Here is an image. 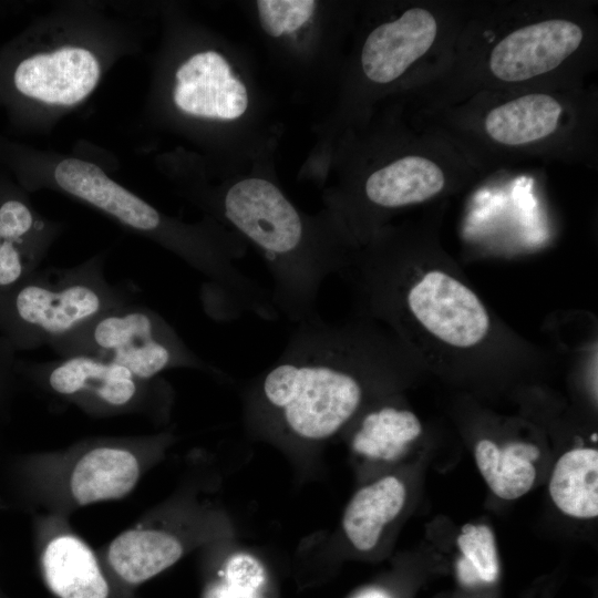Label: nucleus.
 I'll return each mask as SVG.
<instances>
[{"label": "nucleus", "mask_w": 598, "mask_h": 598, "mask_svg": "<svg viewBox=\"0 0 598 598\" xmlns=\"http://www.w3.org/2000/svg\"><path fill=\"white\" fill-rule=\"evenodd\" d=\"M596 1H474L444 73L413 99L416 111L482 91L569 89L598 65Z\"/></svg>", "instance_id": "f257e3e1"}, {"label": "nucleus", "mask_w": 598, "mask_h": 598, "mask_svg": "<svg viewBox=\"0 0 598 598\" xmlns=\"http://www.w3.org/2000/svg\"><path fill=\"white\" fill-rule=\"evenodd\" d=\"M485 176L530 161L598 164V90L482 91L457 103L416 112Z\"/></svg>", "instance_id": "f03ea898"}, {"label": "nucleus", "mask_w": 598, "mask_h": 598, "mask_svg": "<svg viewBox=\"0 0 598 598\" xmlns=\"http://www.w3.org/2000/svg\"><path fill=\"white\" fill-rule=\"evenodd\" d=\"M135 49L133 31L93 4L52 12L0 49V109L19 130H48Z\"/></svg>", "instance_id": "7ed1b4c3"}, {"label": "nucleus", "mask_w": 598, "mask_h": 598, "mask_svg": "<svg viewBox=\"0 0 598 598\" xmlns=\"http://www.w3.org/2000/svg\"><path fill=\"white\" fill-rule=\"evenodd\" d=\"M0 166L27 192L49 189L68 195L178 254L206 278L204 302L252 310L262 301L264 290L237 270L228 257L193 230L165 217L93 161L0 137Z\"/></svg>", "instance_id": "20e7f679"}, {"label": "nucleus", "mask_w": 598, "mask_h": 598, "mask_svg": "<svg viewBox=\"0 0 598 598\" xmlns=\"http://www.w3.org/2000/svg\"><path fill=\"white\" fill-rule=\"evenodd\" d=\"M347 334L315 316L298 323L287 347L265 373L261 396L283 425L302 440L334 435L363 398Z\"/></svg>", "instance_id": "39448f33"}, {"label": "nucleus", "mask_w": 598, "mask_h": 598, "mask_svg": "<svg viewBox=\"0 0 598 598\" xmlns=\"http://www.w3.org/2000/svg\"><path fill=\"white\" fill-rule=\"evenodd\" d=\"M131 300L127 289L107 280L100 252L73 267L38 269L1 295L0 326L11 346L34 349Z\"/></svg>", "instance_id": "423d86ee"}, {"label": "nucleus", "mask_w": 598, "mask_h": 598, "mask_svg": "<svg viewBox=\"0 0 598 598\" xmlns=\"http://www.w3.org/2000/svg\"><path fill=\"white\" fill-rule=\"evenodd\" d=\"M224 215L270 264L276 311L296 323L316 316L318 295L328 277L301 255L303 224L281 190L261 178L240 181L225 195Z\"/></svg>", "instance_id": "0eeeda50"}, {"label": "nucleus", "mask_w": 598, "mask_h": 598, "mask_svg": "<svg viewBox=\"0 0 598 598\" xmlns=\"http://www.w3.org/2000/svg\"><path fill=\"white\" fill-rule=\"evenodd\" d=\"M473 7L468 0L405 4L367 34L359 58L362 75L378 86L402 83L415 95L448 68Z\"/></svg>", "instance_id": "6e6552de"}, {"label": "nucleus", "mask_w": 598, "mask_h": 598, "mask_svg": "<svg viewBox=\"0 0 598 598\" xmlns=\"http://www.w3.org/2000/svg\"><path fill=\"white\" fill-rule=\"evenodd\" d=\"M49 347L59 358H96L144 380L168 369L205 365L159 313L133 300L99 315Z\"/></svg>", "instance_id": "1a4fd4ad"}, {"label": "nucleus", "mask_w": 598, "mask_h": 598, "mask_svg": "<svg viewBox=\"0 0 598 598\" xmlns=\"http://www.w3.org/2000/svg\"><path fill=\"white\" fill-rule=\"evenodd\" d=\"M63 228L39 213L28 192L0 172V296L40 269Z\"/></svg>", "instance_id": "9d476101"}, {"label": "nucleus", "mask_w": 598, "mask_h": 598, "mask_svg": "<svg viewBox=\"0 0 598 598\" xmlns=\"http://www.w3.org/2000/svg\"><path fill=\"white\" fill-rule=\"evenodd\" d=\"M414 318L441 341L470 348L488 332L489 317L480 298L463 282L440 270L426 272L406 295Z\"/></svg>", "instance_id": "9b49d317"}, {"label": "nucleus", "mask_w": 598, "mask_h": 598, "mask_svg": "<svg viewBox=\"0 0 598 598\" xmlns=\"http://www.w3.org/2000/svg\"><path fill=\"white\" fill-rule=\"evenodd\" d=\"M29 370L59 395L110 409L132 405L153 380L141 379L118 364L86 355L59 358L30 365Z\"/></svg>", "instance_id": "f8f14e48"}, {"label": "nucleus", "mask_w": 598, "mask_h": 598, "mask_svg": "<svg viewBox=\"0 0 598 598\" xmlns=\"http://www.w3.org/2000/svg\"><path fill=\"white\" fill-rule=\"evenodd\" d=\"M172 96L183 114L208 120H235L248 104L245 85L213 50L190 55L176 69Z\"/></svg>", "instance_id": "ddd939ff"}, {"label": "nucleus", "mask_w": 598, "mask_h": 598, "mask_svg": "<svg viewBox=\"0 0 598 598\" xmlns=\"http://www.w3.org/2000/svg\"><path fill=\"white\" fill-rule=\"evenodd\" d=\"M42 566L49 588L59 598H107L109 586L94 554L75 536L51 540Z\"/></svg>", "instance_id": "4468645a"}, {"label": "nucleus", "mask_w": 598, "mask_h": 598, "mask_svg": "<svg viewBox=\"0 0 598 598\" xmlns=\"http://www.w3.org/2000/svg\"><path fill=\"white\" fill-rule=\"evenodd\" d=\"M406 491L395 476H385L360 488L349 502L342 518L348 539L359 550L372 549L383 530L404 506Z\"/></svg>", "instance_id": "2eb2a0df"}, {"label": "nucleus", "mask_w": 598, "mask_h": 598, "mask_svg": "<svg viewBox=\"0 0 598 598\" xmlns=\"http://www.w3.org/2000/svg\"><path fill=\"white\" fill-rule=\"evenodd\" d=\"M138 478L135 456L122 448L97 447L75 465L71 491L80 504L115 499L126 495Z\"/></svg>", "instance_id": "dca6fc26"}, {"label": "nucleus", "mask_w": 598, "mask_h": 598, "mask_svg": "<svg viewBox=\"0 0 598 598\" xmlns=\"http://www.w3.org/2000/svg\"><path fill=\"white\" fill-rule=\"evenodd\" d=\"M181 543L159 530H128L116 537L109 549L113 570L128 584H141L178 560Z\"/></svg>", "instance_id": "f3484780"}, {"label": "nucleus", "mask_w": 598, "mask_h": 598, "mask_svg": "<svg viewBox=\"0 0 598 598\" xmlns=\"http://www.w3.org/2000/svg\"><path fill=\"white\" fill-rule=\"evenodd\" d=\"M549 493L555 505L566 515L594 518L598 515V452L579 447L566 452L557 461Z\"/></svg>", "instance_id": "a211bd4d"}, {"label": "nucleus", "mask_w": 598, "mask_h": 598, "mask_svg": "<svg viewBox=\"0 0 598 598\" xmlns=\"http://www.w3.org/2000/svg\"><path fill=\"white\" fill-rule=\"evenodd\" d=\"M540 455L532 443L513 442L498 447L491 440L475 446V461L493 493L503 499H516L533 487L536 470L533 464Z\"/></svg>", "instance_id": "6ab92c4d"}, {"label": "nucleus", "mask_w": 598, "mask_h": 598, "mask_svg": "<svg viewBox=\"0 0 598 598\" xmlns=\"http://www.w3.org/2000/svg\"><path fill=\"white\" fill-rule=\"evenodd\" d=\"M422 432L414 413L385 406L369 413L353 439L357 452L382 460L398 457Z\"/></svg>", "instance_id": "aec40b11"}, {"label": "nucleus", "mask_w": 598, "mask_h": 598, "mask_svg": "<svg viewBox=\"0 0 598 598\" xmlns=\"http://www.w3.org/2000/svg\"><path fill=\"white\" fill-rule=\"evenodd\" d=\"M457 545L478 579L493 582L498 576V558L495 536L484 524H465L457 537Z\"/></svg>", "instance_id": "412c9836"}, {"label": "nucleus", "mask_w": 598, "mask_h": 598, "mask_svg": "<svg viewBox=\"0 0 598 598\" xmlns=\"http://www.w3.org/2000/svg\"><path fill=\"white\" fill-rule=\"evenodd\" d=\"M256 4L264 31L275 38L298 30L316 8L312 0H259Z\"/></svg>", "instance_id": "4be33fe9"}, {"label": "nucleus", "mask_w": 598, "mask_h": 598, "mask_svg": "<svg viewBox=\"0 0 598 598\" xmlns=\"http://www.w3.org/2000/svg\"><path fill=\"white\" fill-rule=\"evenodd\" d=\"M265 580V571L257 559L249 555L233 556L225 567V584L243 594H256Z\"/></svg>", "instance_id": "5701e85b"}, {"label": "nucleus", "mask_w": 598, "mask_h": 598, "mask_svg": "<svg viewBox=\"0 0 598 598\" xmlns=\"http://www.w3.org/2000/svg\"><path fill=\"white\" fill-rule=\"evenodd\" d=\"M456 568L458 578L464 585H474L480 581L476 571L464 557L457 560Z\"/></svg>", "instance_id": "b1692460"}, {"label": "nucleus", "mask_w": 598, "mask_h": 598, "mask_svg": "<svg viewBox=\"0 0 598 598\" xmlns=\"http://www.w3.org/2000/svg\"><path fill=\"white\" fill-rule=\"evenodd\" d=\"M203 598H236V596L225 582H213L205 588Z\"/></svg>", "instance_id": "393cba45"}, {"label": "nucleus", "mask_w": 598, "mask_h": 598, "mask_svg": "<svg viewBox=\"0 0 598 598\" xmlns=\"http://www.w3.org/2000/svg\"><path fill=\"white\" fill-rule=\"evenodd\" d=\"M11 344L9 342L0 343V367L4 365L7 362H10V349Z\"/></svg>", "instance_id": "a878e982"}, {"label": "nucleus", "mask_w": 598, "mask_h": 598, "mask_svg": "<svg viewBox=\"0 0 598 598\" xmlns=\"http://www.w3.org/2000/svg\"><path fill=\"white\" fill-rule=\"evenodd\" d=\"M358 598H385V597L379 591H368L360 595Z\"/></svg>", "instance_id": "bb28decb"}, {"label": "nucleus", "mask_w": 598, "mask_h": 598, "mask_svg": "<svg viewBox=\"0 0 598 598\" xmlns=\"http://www.w3.org/2000/svg\"><path fill=\"white\" fill-rule=\"evenodd\" d=\"M591 439L596 441V440H597V435H596V434L592 435Z\"/></svg>", "instance_id": "cd10ccee"}]
</instances>
